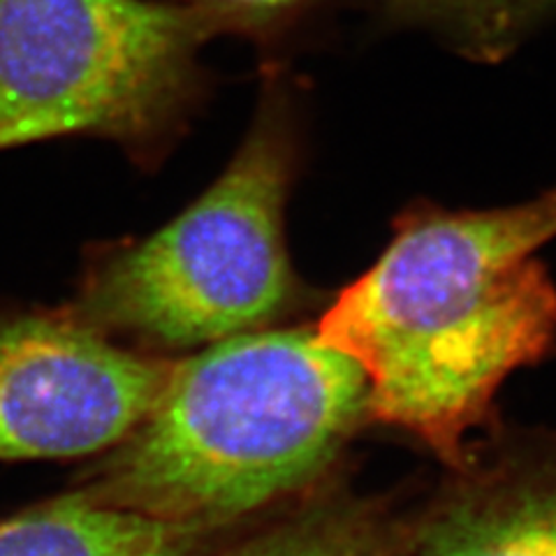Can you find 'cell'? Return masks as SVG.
Segmentation results:
<instances>
[{"label": "cell", "instance_id": "obj_1", "mask_svg": "<svg viewBox=\"0 0 556 556\" xmlns=\"http://www.w3.org/2000/svg\"><path fill=\"white\" fill-rule=\"evenodd\" d=\"M556 239V188L525 204L415 206L345 286L318 337L367 376V422L410 433L447 468L496 420L510 374L556 348V286L538 251Z\"/></svg>", "mask_w": 556, "mask_h": 556}, {"label": "cell", "instance_id": "obj_2", "mask_svg": "<svg viewBox=\"0 0 556 556\" xmlns=\"http://www.w3.org/2000/svg\"><path fill=\"white\" fill-rule=\"evenodd\" d=\"M369 382L316 327L257 329L177 359L161 402L77 490L104 506L228 531L306 492L367 422Z\"/></svg>", "mask_w": 556, "mask_h": 556}, {"label": "cell", "instance_id": "obj_3", "mask_svg": "<svg viewBox=\"0 0 556 556\" xmlns=\"http://www.w3.org/2000/svg\"><path fill=\"white\" fill-rule=\"evenodd\" d=\"M294 165L290 118L265 102L206 193L159 232L93 260L67 311L153 351L267 329L300 300L283 225Z\"/></svg>", "mask_w": 556, "mask_h": 556}, {"label": "cell", "instance_id": "obj_8", "mask_svg": "<svg viewBox=\"0 0 556 556\" xmlns=\"http://www.w3.org/2000/svg\"><path fill=\"white\" fill-rule=\"evenodd\" d=\"M223 556H413V517L348 486H323Z\"/></svg>", "mask_w": 556, "mask_h": 556}, {"label": "cell", "instance_id": "obj_5", "mask_svg": "<svg viewBox=\"0 0 556 556\" xmlns=\"http://www.w3.org/2000/svg\"><path fill=\"white\" fill-rule=\"evenodd\" d=\"M174 364L67 308L0 313V462L112 450L161 402Z\"/></svg>", "mask_w": 556, "mask_h": 556}, {"label": "cell", "instance_id": "obj_6", "mask_svg": "<svg viewBox=\"0 0 556 556\" xmlns=\"http://www.w3.org/2000/svg\"><path fill=\"white\" fill-rule=\"evenodd\" d=\"M413 556H556V429L471 439L413 517Z\"/></svg>", "mask_w": 556, "mask_h": 556}, {"label": "cell", "instance_id": "obj_4", "mask_svg": "<svg viewBox=\"0 0 556 556\" xmlns=\"http://www.w3.org/2000/svg\"><path fill=\"white\" fill-rule=\"evenodd\" d=\"M220 28L195 5L0 0V151L63 135L149 142L184 110L198 49Z\"/></svg>", "mask_w": 556, "mask_h": 556}, {"label": "cell", "instance_id": "obj_7", "mask_svg": "<svg viewBox=\"0 0 556 556\" xmlns=\"http://www.w3.org/2000/svg\"><path fill=\"white\" fill-rule=\"evenodd\" d=\"M220 535L104 506L75 490L0 519V556H212Z\"/></svg>", "mask_w": 556, "mask_h": 556}, {"label": "cell", "instance_id": "obj_9", "mask_svg": "<svg viewBox=\"0 0 556 556\" xmlns=\"http://www.w3.org/2000/svg\"><path fill=\"white\" fill-rule=\"evenodd\" d=\"M402 3L429 20L441 22L466 51L486 59L501 56L552 0H402Z\"/></svg>", "mask_w": 556, "mask_h": 556}, {"label": "cell", "instance_id": "obj_10", "mask_svg": "<svg viewBox=\"0 0 556 556\" xmlns=\"http://www.w3.org/2000/svg\"><path fill=\"white\" fill-rule=\"evenodd\" d=\"M302 0H188V5L212 12L216 20L228 26H265L288 14Z\"/></svg>", "mask_w": 556, "mask_h": 556}]
</instances>
